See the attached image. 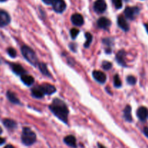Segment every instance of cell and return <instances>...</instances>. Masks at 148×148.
<instances>
[{
	"mask_svg": "<svg viewBox=\"0 0 148 148\" xmlns=\"http://www.w3.org/2000/svg\"><path fill=\"white\" fill-rule=\"evenodd\" d=\"M117 23H118V25L119 26V27H121L124 31L127 32L130 30V25L128 24L124 16H119L118 19H117Z\"/></svg>",
	"mask_w": 148,
	"mask_h": 148,
	"instance_id": "cell-11",
	"label": "cell"
},
{
	"mask_svg": "<svg viewBox=\"0 0 148 148\" xmlns=\"http://www.w3.org/2000/svg\"><path fill=\"white\" fill-rule=\"evenodd\" d=\"M79 33V30L77 28H72V30H70V35L71 37H72V39H75L77 38V36H78Z\"/></svg>",
	"mask_w": 148,
	"mask_h": 148,
	"instance_id": "cell-27",
	"label": "cell"
},
{
	"mask_svg": "<svg viewBox=\"0 0 148 148\" xmlns=\"http://www.w3.org/2000/svg\"><path fill=\"white\" fill-rule=\"evenodd\" d=\"M21 81L27 86H31L34 83V78L28 75H21Z\"/></svg>",
	"mask_w": 148,
	"mask_h": 148,
	"instance_id": "cell-17",
	"label": "cell"
},
{
	"mask_svg": "<svg viewBox=\"0 0 148 148\" xmlns=\"http://www.w3.org/2000/svg\"><path fill=\"white\" fill-rule=\"evenodd\" d=\"M51 4L53 10L57 13H62L66 8L64 0H52Z\"/></svg>",
	"mask_w": 148,
	"mask_h": 148,
	"instance_id": "cell-5",
	"label": "cell"
},
{
	"mask_svg": "<svg viewBox=\"0 0 148 148\" xmlns=\"http://www.w3.org/2000/svg\"><path fill=\"white\" fill-rule=\"evenodd\" d=\"M127 82L129 85H134L137 82V79L134 77L132 75H130L127 77Z\"/></svg>",
	"mask_w": 148,
	"mask_h": 148,
	"instance_id": "cell-25",
	"label": "cell"
},
{
	"mask_svg": "<svg viewBox=\"0 0 148 148\" xmlns=\"http://www.w3.org/2000/svg\"><path fill=\"white\" fill-rule=\"evenodd\" d=\"M10 66H11L12 70L14 72V74H16L17 75H25V70L24 69V68L21 66L19 64L16 63H11L10 64Z\"/></svg>",
	"mask_w": 148,
	"mask_h": 148,
	"instance_id": "cell-14",
	"label": "cell"
},
{
	"mask_svg": "<svg viewBox=\"0 0 148 148\" xmlns=\"http://www.w3.org/2000/svg\"><path fill=\"white\" fill-rule=\"evenodd\" d=\"M111 24V20L105 17H102L99 18L98 22H97V25H98V27L101 29H104V30H106L107 28H108Z\"/></svg>",
	"mask_w": 148,
	"mask_h": 148,
	"instance_id": "cell-12",
	"label": "cell"
},
{
	"mask_svg": "<svg viewBox=\"0 0 148 148\" xmlns=\"http://www.w3.org/2000/svg\"><path fill=\"white\" fill-rule=\"evenodd\" d=\"M64 142L68 146L73 148H77V140L75 136L73 135H68L64 137Z\"/></svg>",
	"mask_w": 148,
	"mask_h": 148,
	"instance_id": "cell-16",
	"label": "cell"
},
{
	"mask_svg": "<svg viewBox=\"0 0 148 148\" xmlns=\"http://www.w3.org/2000/svg\"><path fill=\"white\" fill-rule=\"evenodd\" d=\"M92 77L94 79L101 84H104L106 81V75L101 71L95 70L92 72Z\"/></svg>",
	"mask_w": 148,
	"mask_h": 148,
	"instance_id": "cell-9",
	"label": "cell"
},
{
	"mask_svg": "<svg viewBox=\"0 0 148 148\" xmlns=\"http://www.w3.org/2000/svg\"><path fill=\"white\" fill-rule=\"evenodd\" d=\"M3 124L7 129H10V130H13V129H15L17 127L16 121L12 119H5L3 121Z\"/></svg>",
	"mask_w": 148,
	"mask_h": 148,
	"instance_id": "cell-21",
	"label": "cell"
},
{
	"mask_svg": "<svg viewBox=\"0 0 148 148\" xmlns=\"http://www.w3.org/2000/svg\"><path fill=\"white\" fill-rule=\"evenodd\" d=\"M71 21L75 25L81 26L84 24V18L82 14L75 13L71 17Z\"/></svg>",
	"mask_w": 148,
	"mask_h": 148,
	"instance_id": "cell-13",
	"label": "cell"
},
{
	"mask_svg": "<svg viewBox=\"0 0 148 148\" xmlns=\"http://www.w3.org/2000/svg\"><path fill=\"white\" fill-rule=\"evenodd\" d=\"M31 95L32 96L36 98H42L44 96V94L40 89L39 86L35 87L31 90Z\"/></svg>",
	"mask_w": 148,
	"mask_h": 148,
	"instance_id": "cell-20",
	"label": "cell"
},
{
	"mask_svg": "<svg viewBox=\"0 0 148 148\" xmlns=\"http://www.w3.org/2000/svg\"><path fill=\"white\" fill-rule=\"evenodd\" d=\"M107 4L105 0H96L94 3V10L97 13H103L106 10Z\"/></svg>",
	"mask_w": 148,
	"mask_h": 148,
	"instance_id": "cell-6",
	"label": "cell"
},
{
	"mask_svg": "<svg viewBox=\"0 0 148 148\" xmlns=\"http://www.w3.org/2000/svg\"><path fill=\"white\" fill-rule=\"evenodd\" d=\"M143 133H144L145 135L148 138V127H145L144 130H143Z\"/></svg>",
	"mask_w": 148,
	"mask_h": 148,
	"instance_id": "cell-31",
	"label": "cell"
},
{
	"mask_svg": "<svg viewBox=\"0 0 148 148\" xmlns=\"http://www.w3.org/2000/svg\"><path fill=\"white\" fill-rule=\"evenodd\" d=\"M112 66V64L110 62H108V61H103L102 63V67L105 70H109V69H111Z\"/></svg>",
	"mask_w": 148,
	"mask_h": 148,
	"instance_id": "cell-26",
	"label": "cell"
},
{
	"mask_svg": "<svg viewBox=\"0 0 148 148\" xmlns=\"http://www.w3.org/2000/svg\"><path fill=\"white\" fill-rule=\"evenodd\" d=\"M38 67L40 72H41L43 75L48 77H51V73L49 72L47 67V65H46V64L43 63V62H40V63H38Z\"/></svg>",
	"mask_w": 148,
	"mask_h": 148,
	"instance_id": "cell-19",
	"label": "cell"
},
{
	"mask_svg": "<svg viewBox=\"0 0 148 148\" xmlns=\"http://www.w3.org/2000/svg\"><path fill=\"white\" fill-rule=\"evenodd\" d=\"M124 117L125 120L128 122L132 121V107L130 105H127L124 110Z\"/></svg>",
	"mask_w": 148,
	"mask_h": 148,
	"instance_id": "cell-18",
	"label": "cell"
},
{
	"mask_svg": "<svg viewBox=\"0 0 148 148\" xmlns=\"http://www.w3.org/2000/svg\"><path fill=\"white\" fill-rule=\"evenodd\" d=\"M42 1L46 4H51L52 3V0H42Z\"/></svg>",
	"mask_w": 148,
	"mask_h": 148,
	"instance_id": "cell-32",
	"label": "cell"
},
{
	"mask_svg": "<svg viewBox=\"0 0 148 148\" xmlns=\"http://www.w3.org/2000/svg\"><path fill=\"white\" fill-rule=\"evenodd\" d=\"M144 26H145V27L146 31H147V33H148V23H145Z\"/></svg>",
	"mask_w": 148,
	"mask_h": 148,
	"instance_id": "cell-34",
	"label": "cell"
},
{
	"mask_svg": "<svg viewBox=\"0 0 148 148\" xmlns=\"http://www.w3.org/2000/svg\"><path fill=\"white\" fill-rule=\"evenodd\" d=\"M7 97L8 98L9 101L11 103L14 104H20V101H19L18 98H17L14 92H12V91H7Z\"/></svg>",
	"mask_w": 148,
	"mask_h": 148,
	"instance_id": "cell-22",
	"label": "cell"
},
{
	"mask_svg": "<svg viewBox=\"0 0 148 148\" xmlns=\"http://www.w3.org/2000/svg\"><path fill=\"white\" fill-rule=\"evenodd\" d=\"M103 42L105 45L107 46H112L113 45V39L110 38H104L103 40Z\"/></svg>",
	"mask_w": 148,
	"mask_h": 148,
	"instance_id": "cell-30",
	"label": "cell"
},
{
	"mask_svg": "<svg viewBox=\"0 0 148 148\" xmlns=\"http://www.w3.org/2000/svg\"><path fill=\"white\" fill-rule=\"evenodd\" d=\"M125 56H126V52L124 50H121L117 53L116 56V59L117 62H118L119 64H120L121 66H126L125 62Z\"/></svg>",
	"mask_w": 148,
	"mask_h": 148,
	"instance_id": "cell-15",
	"label": "cell"
},
{
	"mask_svg": "<svg viewBox=\"0 0 148 148\" xmlns=\"http://www.w3.org/2000/svg\"><path fill=\"white\" fill-rule=\"evenodd\" d=\"M4 148H14V147H13L12 145H8L6 146V147H4Z\"/></svg>",
	"mask_w": 148,
	"mask_h": 148,
	"instance_id": "cell-36",
	"label": "cell"
},
{
	"mask_svg": "<svg viewBox=\"0 0 148 148\" xmlns=\"http://www.w3.org/2000/svg\"><path fill=\"white\" fill-rule=\"evenodd\" d=\"M140 10L137 7H127L124 10L126 17L130 20H134L140 13Z\"/></svg>",
	"mask_w": 148,
	"mask_h": 148,
	"instance_id": "cell-4",
	"label": "cell"
},
{
	"mask_svg": "<svg viewBox=\"0 0 148 148\" xmlns=\"http://www.w3.org/2000/svg\"><path fill=\"white\" fill-rule=\"evenodd\" d=\"M7 53H8L9 56H10L12 58H14L16 56V55H17V52H16V51L13 48H9L7 49Z\"/></svg>",
	"mask_w": 148,
	"mask_h": 148,
	"instance_id": "cell-29",
	"label": "cell"
},
{
	"mask_svg": "<svg viewBox=\"0 0 148 148\" xmlns=\"http://www.w3.org/2000/svg\"><path fill=\"white\" fill-rule=\"evenodd\" d=\"M21 52L25 59L33 66H36L38 64V59L34 51L27 46H23L21 48Z\"/></svg>",
	"mask_w": 148,
	"mask_h": 148,
	"instance_id": "cell-2",
	"label": "cell"
},
{
	"mask_svg": "<svg viewBox=\"0 0 148 148\" xmlns=\"http://www.w3.org/2000/svg\"><path fill=\"white\" fill-rule=\"evenodd\" d=\"M11 21L10 14L4 10H0V27L7 26Z\"/></svg>",
	"mask_w": 148,
	"mask_h": 148,
	"instance_id": "cell-8",
	"label": "cell"
},
{
	"mask_svg": "<svg viewBox=\"0 0 148 148\" xmlns=\"http://www.w3.org/2000/svg\"><path fill=\"white\" fill-rule=\"evenodd\" d=\"M137 116L142 121H145L148 119V109L145 106H141L137 109Z\"/></svg>",
	"mask_w": 148,
	"mask_h": 148,
	"instance_id": "cell-10",
	"label": "cell"
},
{
	"mask_svg": "<svg viewBox=\"0 0 148 148\" xmlns=\"http://www.w3.org/2000/svg\"><path fill=\"white\" fill-rule=\"evenodd\" d=\"M112 2L116 9H121L122 7V0H112Z\"/></svg>",
	"mask_w": 148,
	"mask_h": 148,
	"instance_id": "cell-28",
	"label": "cell"
},
{
	"mask_svg": "<svg viewBox=\"0 0 148 148\" xmlns=\"http://www.w3.org/2000/svg\"><path fill=\"white\" fill-rule=\"evenodd\" d=\"M1 133H2V129H1V127H0V134H1Z\"/></svg>",
	"mask_w": 148,
	"mask_h": 148,
	"instance_id": "cell-37",
	"label": "cell"
},
{
	"mask_svg": "<svg viewBox=\"0 0 148 148\" xmlns=\"http://www.w3.org/2000/svg\"><path fill=\"white\" fill-rule=\"evenodd\" d=\"M21 141L25 145L30 146L36 141V134L29 127H24L21 135Z\"/></svg>",
	"mask_w": 148,
	"mask_h": 148,
	"instance_id": "cell-3",
	"label": "cell"
},
{
	"mask_svg": "<svg viewBox=\"0 0 148 148\" xmlns=\"http://www.w3.org/2000/svg\"><path fill=\"white\" fill-rule=\"evenodd\" d=\"M114 85L116 88H120L122 85L121 83V79H120L119 76L118 75H116L114 77Z\"/></svg>",
	"mask_w": 148,
	"mask_h": 148,
	"instance_id": "cell-24",
	"label": "cell"
},
{
	"mask_svg": "<svg viewBox=\"0 0 148 148\" xmlns=\"http://www.w3.org/2000/svg\"><path fill=\"white\" fill-rule=\"evenodd\" d=\"M49 109L59 120L67 124L69 110L66 104L63 101L59 98H55L49 106Z\"/></svg>",
	"mask_w": 148,
	"mask_h": 148,
	"instance_id": "cell-1",
	"label": "cell"
},
{
	"mask_svg": "<svg viewBox=\"0 0 148 148\" xmlns=\"http://www.w3.org/2000/svg\"><path fill=\"white\" fill-rule=\"evenodd\" d=\"M98 148H106L105 146L103 145H101V144H98Z\"/></svg>",
	"mask_w": 148,
	"mask_h": 148,
	"instance_id": "cell-35",
	"label": "cell"
},
{
	"mask_svg": "<svg viewBox=\"0 0 148 148\" xmlns=\"http://www.w3.org/2000/svg\"><path fill=\"white\" fill-rule=\"evenodd\" d=\"M4 143H5V140L4 138H2V137H0V146L2 145Z\"/></svg>",
	"mask_w": 148,
	"mask_h": 148,
	"instance_id": "cell-33",
	"label": "cell"
},
{
	"mask_svg": "<svg viewBox=\"0 0 148 148\" xmlns=\"http://www.w3.org/2000/svg\"><path fill=\"white\" fill-rule=\"evenodd\" d=\"M7 1V0H0V1H1V2H3V1Z\"/></svg>",
	"mask_w": 148,
	"mask_h": 148,
	"instance_id": "cell-38",
	"label": "cell"
},
{
	"mask_svg": "<svg viewBox=\"0 0 148 148\" xmlns=\"http://www.w3.org/2000/svg\"><path fill=\"white\" fill-rule=\"evenodd\" d=\"M39 88L44 95H52V94L55 93V92L56 91V88L53 85L49 83L42 84L41 85L39 86Z\"/></svg>",
	"mask_w": 148,
	"mask_h": 148,
	"instance_id": "cell-7",
	"label": "cell"
},
{
	"mask_svg": "<svg viewBox=\"0 0 148 148\" xmlns=\"http://www.w3.org/2000/svg\"><path fill=\"white\" fill-rule=\"evenodd\" d=\"M85 38L87 39V40L85 41V43H84V46H85V48H88L90 46V45L91 44V43H92V35L91 34V33L87 32V33H85Z\"/></svg>",
	"mask_w": 148,
	"mask_h": 148,
	"instance_id": "cell-23",
	"label": "cell"
}]
</instances>
